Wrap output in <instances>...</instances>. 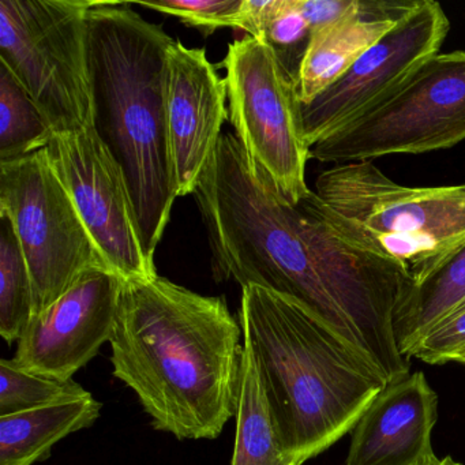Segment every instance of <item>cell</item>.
Instances as JSON below:
<instances>
[{"instance_id":"1","label":"cell","mask_w":465,"mask_h":465,"mask_svg":"<svg viewBox=\"0 0 465 465\" xmlns=\"http://www.w3.org/2000/svg\"><path fill=\"white\" fill-rule=\"evenodd\" d=\"M193 197L217 282L288 296L363 353L386 382L410 374L394 334L397 307L412 284L401 268L345 243L288 203L235 134H223Z\"/></svg>"},{"instance_id":"2","label":"cell","mask_w":465,"mask_h":465,"mask_svg":"<svg viewBox=\"0 0 465 465\" xmlns=\"http://www.w3.org/2000/svg\"><path fill=\"white\" fill-rule=\"evenodd\" d=\"M242 326L224 298L157 274L124 282L110 344L114 375L152 424L178 440H214L238 413Z\"/></svg>"},{"instance_id":"3","label":"cell","mask_w":465,"mask_h":465,"mask_svg":"<svg viewBox=\"0 0 465 465\" xmlns=\"http://www.w3.org/2000/svg\"><path fill=\"white\" fill-rule=\"evenodd\" d=\"M239 322L280 446L302 464L352 431L388 385L363 353L288 296L242 288Z\"/></svg>"},{"instance_id":"4","label":"cell","mask_w":465,"mask_h":465,"mask_svg":"<svg viewBox=\"0 0 465 465\" xmlns=\"http://www.w3.org/2000/svg\"><path fill=\"white\" fill-rule=\"evenodd\" d=\"M173 37L129 2H92L88 58L94 127L121 167L141 242L154 265L176 198L165 111V67Z\"/></svg>"},{"instance_id":"5","label":"cell","mask_w":465,"mask_h":465,"mask_svg":"<svg viewBox=\"0 0 465 465\" xmlns=\"http://www.w3.org/2000/svg\"><path fill=\"white\" fill-rule=\"evenodd\" d=\"M299 205L345 243L421 282L465 242V183H396L372 162L333 165Z\"/></svg>"},{"instance_id":"6","label":"cell","mask_w":465,"mask_h":465,"mask_svg":"<svg viewBox=\"0 0 465 465\" xmlns=\"http://www.w3.org/2000/svg\"><path fill=\"white\" fill-rule=\"evenodd\" d=\"M89 0H0V62L39 105L54 135L94 126Z\"/></svg>"},{"instance_id":"7","label":"cell","mask_w":465,"mask_h":465,"mask_svg":"<svg viewBox=\"0 0 465 465\" xmlns=\"http://www.w3.org/2000/svg\"><path fill=\"white\" fill-rule=\"evenodd\" d=\"M465 141V51L424 62L391 96L310 148L334 165L421 154Z\"/></svg>"},{"instance_id":"8","label":"cell","mask_w":465,"mask_h":465,"mask_svg":"<svg viewBox=\"0 0 465 465\" xmlns=\"http://www.w3.org/2000/svg\"><path fill=\"white\" fill-rule=\"evenodd\" d=\"M222 67L235 137L277 193L298 206L312 190L306 183L310 146L295 75L268 43L249 35L228 45Z\"/></svg>"},{"instance_id":"9","label":"cell","mask_w":465,"mask_h":465,"mask_svg":"<svg viewBox=\"0 0 465 465\" xmlns=\"http://www.w3.org/2000/svg\"><path fill=\"white\" fill-rule=\"evenodd\" d=\"M0 214L20 239L36 314L55 303L85 272L110 269L45 149L0 163Z\"/></svg>"},{"instance_id":"10","label":"cell","mask_w":465,"mask_h":465,"mask_svg":"<svg viewBox=\"0 0 465 465\" xmlns=\"http://www.w3.org/2000/svg\"><path fill=\"white\" fill-rule=\"evenodd\" d=\"M105 263L124 282L153 279L126 179L94 126L55 134L45 148Z\"/></svg>"},{"instance_id":"11","label":"cell","mask_w":465,"mask_h":465,"mask_svg":"<svg viewBox=\"0 0 465 465\" xmlns=\"http://www.w3.org/2000/svg\"><path fill=\"white\" fill-rule=\"evenodd\" d=\"M450 23L434 0H416L396 26L345 74L302 104L304 137L312 148L348 122L391 96L424 62L440 54Z\"/></svg>"},{"instance_id":"12","label":"cell","mask_w":465,"mask_h":465,"mask_svg":"<svg viewBox=\"0 0 465 465\" xmlns=\"http://www.w3.org/2000/svg\"><path fill=\"white\" fill-rule=\"evenodd\" d=\"M124 282L111 269L85 272L55 303L35 315L18 340L15 363L35 374L73 380L113 339Z\"/></svg>"},{"instance_id":"13","label":"cell","mask_w":465,"mask_h":465,"mask_svg":"<svg viewBox=\"0 0 465 465\" xmlns=\"http://www.w3.org/2000/svg\"><path fill=\"white\" fill-rule=\"evenodd\" d=\"M224 78L205 48H187L179 40L168 47L165 111L176 195L194 194L211 164L225 121L230 119Z\"/></svg>"},{"instance_id":"14","label":"cell","mask_w":465,"mask_h":465,"mask_svg":"<svg viewBox=\"0 0 465 465\" xmlns=\"http://www.w3.org/2000/svg\"><path fill=\"white\" fill-rule=\"evenodd\" d=\"M437 405L423 372L391 381L353 427L345 465H440L431 442Z\"/></svg>"},{"instance_id":"15","label":"cell","mask_w":465,"mask_h":465,"mask_svg":"<svg viewBox=\"0 0 465 465\" xmlns=\"http://www.w3.org/2000/svg\"><path fill=\"white\" fill-rule=\"evenodd\" d=\"M415 4L363 0L356 15L312 34L296 75L302 104H309L336 83Z\"/></svg>"},{"instance_id":"16","label":"cell","mask_w":465,"mask_h":465,"mask_svg":"<svg viewBox=\"0 0 465 465\" xmlns=\"http://www.w3.org/2000/svg\"><path fill=\"white\" fill-rule=\"evenodd\" d=\"M102 404L84 399L0 416V465H34L59 440L88 429L99 419Z\"/></svg>"},{"instance_id":"17","label":"cell","mask_w":465,"mask_h":465,"mask_svg":"<svg viewBox=\"0 0 465 465\" xmlns=\"http://www.w3.org/2000/svg\"><path fill=\"white\" fill-rule=\"evenodd\" d=\"M465 302V242L429 276L410 285L397 307L394 334L400 352L410 359L419 340Z\"/></svg>"},{"instance_id":"18","label":"cell","mask_w":465,"mask_h":465,"mask_svg":"<svg viewBox=\"0 0 465 465\" xmlns=\"http://www.w3.org/2000/svg\"><path fill=\"white\" fill-rule=\"evenodd\" d=\"M231 465H302L280 446L254 361L246 350Z\"/></svg>"},{"instance_id":"19","label":"cell","mask_w":465,"mask_h":465,"mask_svg":"<svg viewBox=\"0 0 465 465\" xmlns=\"http://www.w3.org/2000/svg\"><path fill=\"white\" fill-rule=\"evenodd\" d=\"M54 132L25 86L0 62V163L47 148Z\"/></svg>"},{"instance_id":"20","label":"cell","mask_w":465,"mask_h":465,"mask_svg":"<svg viewBox=\"0 0 465 465\" xmlns=\"http://www.w3.org/2000/svg\"><path fill=\"white\" fill-rule=\"evenodd\" d=\"M36 314L34 280L12 220L0 214V334L18 342Z\"/></svg>"},{"instance_id":"21","label":"cell","mask_w":465,"mask_h":465,"mask_svg":"<svg viewBox=\"0 0 465 465\" xmlns=\"http://www.w3.org/2000/svg\"><path fill=\"white\" fill-rule=\"evenodd\" d=\"M80 383L26 371L13 359L0 361V416L15 415L89 396Z\"/></svg>"},{"instance_id":"22","label":"cell","mask_w":465,"mask_h":465,"mask_svg":"<svg viewBox=\"0 0 465 465\" xmlns=\"http://www.w3.org/2000/svg\"><path fill=\"white\" fill-rule=\"evenodd\" d=\"M310 37L312 29L302 13L299 0H276L263 29L262 42L273 48L295 77Z\"/></svg>"},{"instance_id":"23","label":"cell","mask_w":465,"mask_h":465,"mask_svg":"<svg viewBox=\"0 0 465 465\" xmlns=\"http://www.w3.org/2000/svg\"><path fill=\"white\" fill-rule=\"evenodd\" d=\"M133 4L178 17L184 25L198 29L203 36H211L217 29H236L242 0H140Z\"/></svg>"},{"instance_id":"24","label":"cell","mask_w":465,"mask_h":465,"mask_svg":"<svg viewBox=\"0 0 465 465\" xmlns=\"http://www.w3.org/2000/svg\"><path fill=\"white\" fill-rule=\"evenodd\" d=\"M465 350V302L435 323L411 351L410 358L430 364L454 361Z\"/></svg>"},{"instance_id":"25","label":"cell","mask_w":465,"mask_h":465,"mask_svg":"<svg viewBox=\"0 0 465 465\" xmlns=\"http://www.w3.org/2000/svg\"><path fill=\"white\" fill-rule=\"evenodd\" d=\"M363 0H299L312 34L356 15Z\"/></svg>"},{"instance_id":"26","label":"cell","mask_w":465,"mask_h":465,"mask_svg":"<svg viewBox=\"0 0 465 465\" xmlns=\"http://www.w3.org/2000/svg\"><path fill=\"white\" fill-rule=\"evenodd\" d=\"M276 0H242L236 17V29H242L249 36L262 40L263 29L271 17Z\"/></svg>"},{"instance_id":"27","label":"cell","mask_w":465,"mask_h":465,"mask_svg":"<svg viewBox=\"0 0 465 465\" xmlns=\"http://www.w3.org/2000/svg\"><path fill=\"white\" fill-rule=\"evenodd\" d=\"M440 465H461L460 462L453 461V460L450 459V457H446V459H443L442 461H440Z\"/></svg>"},{"instance_id":"28","label":"cell","mask_w":465,"mask_h":465,"mask_svg":"<svg viewBox=\"0 0 465 465\" xmlns=\"http://www.w3.org/2000/svg\"><path fill=\"white\" fill-rule=\"evenodd\" d=\"M454 361H460V363L465 364V350L460 352L459 355L454 358Z\"/></svg>"}]
</instances>
